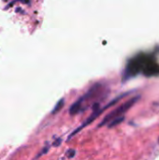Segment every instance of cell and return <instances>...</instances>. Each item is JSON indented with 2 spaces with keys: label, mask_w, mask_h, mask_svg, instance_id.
Instances as JSON below:
<instances>
[{
  "label": "cell",
  "mask_w": 159,
  "mask_h": 160,
  "mask_svg": "<svg viewBox=\"0 0 159 160\" xmlns=\"http://www.w3.org/2000/svg\"><path fill=\"white\" fill-rule=\"evenodd\" d=\"M63 106H64V99H60L59 100V102L56 104V106H55V108L53 109V111H52V114H55V113H57L62 108H63Z\"/></svg>",
  "instance_id": "4"
},
{
  "label": "cell",
  "mask_w": 159,
  "mask_h": 160,
  "mask_svg": "<svg viewBox=\"0 0 159 160\" xmlns=\"http://www.w3.org/2000/svg\"><path fill=\"white\" fill-rule=\"evenodd\" d=\"M108 94V90L103 84L97 83L93 85L82 98H80L71 107L69 110V112L71 115L78 114L80 112H84L90 104H96L98 102H96L95 99H99L103 98V95L105 96Z\"/></svg>",
  "instance_id": "1"
},
{
  "label": "cell",
  "mask_w": 159,
  "mask_h": 160,
  "mask_svg": "<svg viewBox=\"0 0 159 160\" xmlns=\"http://www.w3.org/2000/svg\"><path fill=\"white\" fill-rule=\"evenodd\" d=\"M130 93L129 92H127V93H125V94H122V95H120V96H118L117 98H115L112 101H111L110 103H108L104 108H102V109H99V103H96V104H94L93 105V110H94V112H93V113L91 114V116L81 126V127H79L76 130H74L72 133H71V135L69 136V138L68 139H70L71 137H73L76 133H78L79 131H81L83 128H85L86 126H88L89 124H91L94 120H96L105 110H107V109H109V108H111L112 106H113V105H115L117 102H119L121 99H123L124 98H126V97H127L128 95H129Z\"/></svg>",
  "instance_id": "3"
},
{
  "label": "cell",
  "mask_w": 159,
  "mask_h": 160,
  "mask_svg": "<svg viewBox=\"0 0 159 160\" xmlns=\"http://www.w3.org/2000/svg\"><path fill=\"white\" fill-rule=\"evenodd\" d=\"M141 98V97L140 96H136V97H133L132 98H130V99H128V100H127L126 102H124L123 104H121L119 107H117L116 109H114L113 111H112L110 113H108L105 117H104V119L101 121V123L99 124V128H101V127H103V126H105V125H107V124H110L112 120H114V119H116V118H119V117H123V115L127 112H128L138 101H139V99Z\"/></svg>",
  "instance_id": "2"
}]
</instances>
